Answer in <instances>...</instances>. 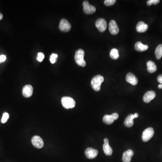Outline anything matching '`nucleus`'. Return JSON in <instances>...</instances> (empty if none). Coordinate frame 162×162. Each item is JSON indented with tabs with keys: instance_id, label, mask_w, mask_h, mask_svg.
Listing matches in <instances>:
<instances>
[{
	"instance_id": "nucleus-1",
	"label": "nucleus",
	"mask_w": 162,
	"mask_h": 162,
	"mask_svg": "<svg viewBox=\"0 0 162 162\" xmlns=\"http://www.w3.org/2000/svg\"><path fill=\"white\" fill-rule=\"evenodd\" d=\"M104 81V78L100 75L95 76L91 81V85L92 88L95 91H99L100 90V86Z\"/></svg>"
},
{
	"instance_id": "nucleus-2",
	"label": "nucleus",
	"mask_w": 162,
	"mask_h": 162,
	"mask_svg": "<svg viewBox=\"0 0 162 162\" xmlns=\"http://www.w3.org/2000/svg\"><path fill=\"white\" fill-rule=\"evenodd\" d=\"M84 51L82 49L78 50L75 53V59L76 63L79 66L82 67H85L86 65V63L84 59Z\"/></svg>"
},
{
	"instance_id": "nucleus-3",
	"label": "nucleus",
	"mask_w": 162,
	"mask_h": 162,
	"mask_svg": "<svg viewBox=\"0 0 162 162\" xmlns=\"http://www.w3.org/2000/svg\"><path fill=\"white\" fill-rule=\"evenodd\" d=\"M61 103L63 107L66 109H73L76 105V102L74 99L68 96L62 97Z\"/></svg>"
},
{
	"instance_id": "nucleus-4",
	"label": "nucleus",
	"mask_w": 162,
	"mask_h": 162,
	"mask_svg": "<svg viewBox=\"0 0 162 162\" xmlns=\"http://www.w3.org/2000/svg\"><path fill=\"white\" fill-rule=\"evenodd\" d=\"M154 135V130L152 127H149L144 130L143 132L142 138L143 141L147 142L149 141Z\"/></svg>"
},
{
	"instance_id": "nucleus-5",
	"label": "nucleus",
	"mask_w": 162,
	"mask_h": 162,
	"mask_svg": "<svg viewBox=\"0 0 162 162\" xmlns=\"http://www.w3.org/2000/svg\"><path fill=\"white\" fill-rule=\"evenodd\" d=\"M83 11L84 13L88 15L93 14L96 11V8L94 6L90 4L88 1H85L83 2Z\"/></svg>"
},
{
	"instance_id": "nucleus-6",
	"label": "nucleus",
	"mask_w": 162,
	"mask_h": 162,
	"mask_svg": "<svg viewBox=\"0 0 162 162\" xmlns=\"http://www.w3.org/2000/svg\"><path fill=\"white\" fill-rule=\"evenodd\" d=\"M59 28L60 31L68 32L70 31L71 25L70 23L65 19H62L59 23Z\"/></svg>"
},
{
	"instance_id": "nucleus-7",
	"label": "nucleus",
	"mask_w": 162,
	"mask_h": 162,
	"mask_svg": "<svg viewBox=\"0 0 162 162\" xmlns=\"http://www.w3.org/2000/svg\"><path fill=\"white\" fill-rule=\"evenodd\" d=\"M33 145L37 148L41 149L44 146V142L41 137L38 136H35L32 139Z\"/></svg>"
},
{
	"instance_id": "nucleus-8",
	"label": "nucleus",
	"mask_w": 162,
	"mask_h": 162,
	"mask_svg": "<svg viewBox=\"0 0 162 162\" xmlns=\"http://www.w3.org/2000/svg\"><path fill=\"white\" fill-rule=\"evenodd\" d=\"M96 26L100 32H103L107 28V23L104 18H99L96 22Z\"/></svg>"
},
{
	"instance_id": "nucleus-9",
	"label": "nucleus",
	"mask_w": 162,
	"mask_h": 162,
	"mask_svg": "<svg viewBox=\"0 0 162 162\" xmlns=\"http://www.w3.org/2000/svg\"><path fill=\"white\" fill-rule=\"evenodd\" d=\"M109 31L112 35H116L119 32V28L117 26L116 22L114 20L110 21L109 26Z\"/></svg>"
},
{
	"instance_id": "nucleus-10",
	"label": "nucleus",
	"mask_w": 162,
	"mask_h": 162,
	"mask_svg": "<svg viewBox=\"0 0 162 162\" xmlns=\"http://www.w3.org/2000/svg\"><path fill=\"white\" fill-rule=\"evenodd\" d=\"M85 153L86 157L88 158L93 159L97 156L98 154V151L92 148H88L86 149Z\"/></svg>"
},
{
	"instance_id": "nucleus-11",
	"label": "nucleus",
	"mask_w": 162,
	"mask_h": 162,
	"mask_svg": "<svg viewBox=\"0 0 162 162\" xmlns=\"http://www.w3.org/2000/svg\"><path fill=\"white\" fill-rule=\"evenodd\" d=\"M33 93V88L30 85L25 86L23 88L22 94L24 97L28 98L32 95Z\"/></svg>"
},
{
	"instance_id": "nucleus-12",
	"label": "nucleus",
	"mask_w": 162,
	"mask_h": 162,
	"mask_svg": "<svg viewBox=\"0 0 162 162\" xmlns=\"http://www.w3.org/2000/svg\"><path fill=\"white\" fill-rule=\"evenodd\" d=\"M104 143L103 145V150L104 153L106 155L110 156L113 153V150L109 145V140L107 138H105L104 140Z\"/></svg>"
},
{
	"instance_id": "nucleus-13",
	"label": "nucleus",
	"mask_w": 162,
	"mask_h": 162,
	"mask_svg": "<svg viewBox=\"0 0 162 162\" xmlns=\"http://www.w3.org/2000/svg\"><path fill=\"white\" fill-rule=\"evenodd\" d=\"M134 152L131 149H128L124 152L122 155V160L123 162H131Z\"/></svg>"
},
{
	"instance_id": "nucleus-14",
	"label": "nucleus",
	"mask_w": 162,
	"mask_h": 162,
	"mask_svg": "<svg viewBox=\"0 0 162 162\" xmlns=\"http://www.w3.org/2000/svg\"><path fill=\"white\" fill-rule=\"evenodd\" d=\"M156 96V93L154 91H147L143 96V100L146 103H149Z\"/></svg>"
},
{
	"instance_id": "nucleus-15",
	"label": "nucleus",
	"mask_w": 162,
	"mask_h": 162,
	"mask_svg": "<svg viewBox=\"0 0 162 162\" xmlns=\"http://www.w3.org/2000/svg\"><path fill=\"white\" fill-rule=\"evenodd\" d=\"M127 82L131 84L132 85H136L138 83V79H137L135 75L131 73H129L127 74L126 78Z\"/></svg>"
},
{
	"instance_id": "nucleus-16",
	"label": "nucleus",
	"mask_w": 162,
	"mask_h": 162,
	"mask_svg": "<svg viewBox=\"0 0 162 162\" xmlns=\"http://www.w3.org/2000/svg\"><path fill=\"white\" fill-rule=\"evenodd\" d=\"M136 29L138 32H146L148 29V25L144 22L140 21L137 24Z\"/></svg>"
},
{
	"instance_id": "nucleus-17",
	"label": "nucleus",
	"mask_w": 162,
	"mask_h": 162,
	"mask_svg": "<svg viewBox=\"0 0 162 162\" xmlns=\"http://www.w3.org/2000/svg\"><path fill=\"white\" fill-rule=\"evenodd\" d=\"M134 118H136V117L134 115H132V114H130L129 115L127 116L124 121L125 126L127 127H132L134 124L133 120H134Z\"/></svg>"
},
{
	"instance_id": "nucleus-18",
	"label": "nucleus",
	"mask_w": 162,
	"mask_h": 162,
	"mask_svg": "<svg viewBox=\"0 0 162 162\" xmlns=\"http://www.w3.org/2000/svg\"><path fill=\"white\" fill-rule=\"evenodd\" d=\"M148 48L149 47L147 45L143 44L141 42H137L135 45V49L138 52H144L146 51Z\"/></svg>"
},
{
	"instance_id": "nucleus-19",
	"label": "nucleus",
	"mask_w": 162,
	"mask_h": 162,
	"mask_svg": "<svg viewBox=\"0 0 162 162\" xmlns=\"http://www.w3.org/2000/svg\"><path fill=\"white\" fill-rule=\"evenodd\" d=\"M147 70L149 73H153L157 70L156 65L152 61H149L147 63Z\"/></svg>"
},
{
	"instance_id": "nucleus-20",
	"label": "nucleus",
	"mask_w": 162,
	"mask_h": 162,
	"mask_svg": "<svg viewBox=\"0 0 162 162\" xmlns=\"http://www.w3.org/2000/svg\"><path fill=\"white\" fill-rule=\"evenodd\" d=\"M110 57L112 59H117L120 57V54H119L118 50L117 49H112L110 52Z\"/></svg>"
},
{
	"instance_id": "nucleus-21",
	"label": "nucleus",
	"mask_w": 162,
	"mask_h": 162,
	"mask_svg": "<svg viewBox=\"0 0 162 162\" xmlns=\"http://www.w3.org/2000/svg\"><path fill=\"white\" fill-rule=\"evenodd\" d=\"M103 121L107 125H110L114 122V120L112 117L111 116L109 115H105L103 118Z\"/></svg>"
},
{
	"instance_id": "nucleus-22",
	"label": "nucleus",
	"mask_w": 162,
	"mask_h": 162,
	"mask_svg": "<svg viewBox=\"0 0 162 162\" xmlns=\"http://www.w3.org/2000/svg\"><path fill=\"white\" fill-rule=\"evenodd\" d=\"M155 55L158 59H160L162 57V44L157 46L155 51Z\"/></svg>"
},
{
	"instance_id": "nucleus-23",
	"label": "nucleus",
	"mask_w": 162,
	"mask_h": 162,
	"mask_svg": "<svg viewBox=\"0 0 162 162\" xmlns=\"http://www.w3.org/2000/svg\"><path fill=\"white\" fill-rule=\"evenodd\" d=\"M9 118V115L8 113L6 112H5L3 113V116H2V118H1V122L2 123H6L8 120Z\"/></svg>"
},
{
	"instance_id": "nucleus-24",
	"label": "nucleus",
	"mask_w": 162,
	"mask_h": 162,
	"mask_svg": "<svg viewBox=\"0 0 162 162\" xmlns=\"http://www.w3.org/2000/svg\"><path fill=\"white\" fill-rule=\"evenodd\" d=\"M57 58H58L57 54L54 53L52 54V55L50 56V59L51 63H55L56 61H57Z\"/></svg>"
},
{
	"instance_id": "nucleus-25",
	"label": "nucleus",
	"mask_w": 162,
	"mask_h": 162,
	"mask_svg": "<svg viewBox=\"0 0 162 162\" xmlns=\"http://www.w3.org/2000/svg\"><path fill=\"white\" fill-rule=\"evenodd\" d=\"M115 2V0H105L104 1V4L106 6H111L114 5Z\"/></svg>"
},
{
	"instance_id": "nucleus-26",
	"label": "nucleus",
	"mask_w": 162,
	"mask_h": 162,
	"mask_svg": "<svg viewBox=\"0 0 162 162\" xmlns=\"http://www.w3.org/2000/svg\"><path fill=\"white\" fill-rule=\"evenodd\" d=\"M160 2L159 0H149L147 2V4L148 6H150L152 4H154V5H157Z\"/></svg>"
},
{
	"instance_id": "nucleus-27",
	"label": "nucleus",
	"mask_w": 162,
	"mask_h": 162,
	"mask_svg": "<svg viewBox=\"0 0 162 162\" xmlns=\"http://www.w3.org/2000/svg\"><path fill=\"white\" fill-rule=\"evenodd\" d=\"M44 58H45V55H44V54L42 52L38 53L37 57V60L39 62H42L44 59Z\"/></svg>"
},
{
	"instance_id": "nucleus-28",
	"label": "nucleus",
	"mask_w": 162,
	"mask_h": 162,
	"mask_svg": "<svg viewBox=\"0 0 162 162\" xmlns=\"http://www.w3.org/2000/svg\"><path fill=\"white\" fill-rule=\"evenodd\" d=\"M111 116L113 118V120H117L118 118V117H119L117 113H113V114H112V115H111Z\"/></svg>"
},
{
	"instance_id": "nucleus-29",
	"label": "nucleus",
	"mask_w": 162,
	"mask_h": 162,
	"mask_svg": "<svg viewBox=\"0 0 162 162\" xmlns=\"http://www.w3.org/2000/svg\"><path fill=\"white\" fill-rule=\"evenodd\" d=\"M6 59V55H3V54L0 55V63L4 62Z\"/></svg>"
},
{
	"instance_id": "nucleus-30",
	"label": "nucleus",
	"mask_w": 162,
	"mask_h": 162,
	"mask_svg": "<svg viewBox=\"0 0 162 162\" xmlns=\"http://www.w3.org/2000/svg\"><path fill=\"white\" fill-rule=\"evenodd\" d=\"M157 80L158 81L159 83H160L161 84H162V74L159 75V76L158 77Z\"/></svg>"
},
{
	"instance_id": "nucleus-31",
	"label": "nucleus",
	"mask_w": 162,
	"mask_h": 162,
	"mask_svg": "<svg viewBox=\"0 0 162 162\" xmlns=\"http://www.w3.org/2000/svg\"><path fill=\"white\" fill-rule=\"evenodd\" d=\"M134 116H135V117L136 118H137V117H138V116H139V115H138V114H137V113H135V114H134Z\"/></svg>"
},
{
	"instance_id": "nucleus-32",
	"label": "nucleus",
	"mask_w": 162,
	"mask_h": 162,
	"mask_svg": "<svg viewBox=\"0 0 162 162\" xmlns=\"http://www.w3.org/2000/svg\"><path fill=\"white\" fill-rule=\"evenodd\" d=\"M3 18V15L1 13H0V20H1Z\"/></svg>"
},
{
	"instance_id": "nucleus-33",
	"label": "nucleus",
	"mask_w": 162,
	"mask_h": 162,
	"mask_svg": "<svg viewBox=\"0 0 162 162\" xmlns=\"http://www.w3.org/2000/svg\"><path fill=\"white\" fill-rule=\"evenodd\" d=\"M158 88L162 89V84H160L158 86Z\"/></svg>"
}]
</instances>
